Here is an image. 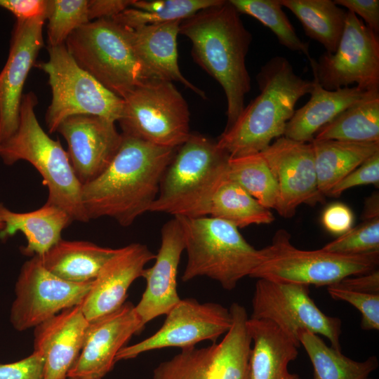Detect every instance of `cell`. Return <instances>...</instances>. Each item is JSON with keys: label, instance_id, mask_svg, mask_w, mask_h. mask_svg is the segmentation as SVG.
I'll return each instance as SVG.
<instances>
[{"label": "cell", "instance_id": "obj_1", "mask_svg": "<svg viewBox=\"0 0 379 379\" xmlns=\"http://www.w3.org/2000/svg\"><path fill=\"white\" fill-rule=\"evenodd\" d=\"M177 149L122 134L121 145L107 168L82 185L81 200L88 219L109 217L127 227L149 211Z\"/></svg>", "mask_w": 379, "mask_h": 379}, {"label": "cell", "instance_id": "obj_2", "mask_svg": "<svg viewBox=\"0 0 379 379\" xmlns=\"http://www.w3.org/2000/svg\"><path fill=\"white\" fill-rule=\"evenodd\" d=\"M180 34L192 41L194 60L222 86L227 105L225 129L230 128L242 112L251 90L246 58L251 34L229 1L182 20Z\"/></svg>", "mask_w": 379, "mask_h": 379}, {"label": "cell", "instance_id": "obj_3", "mask_svg": "<svg viewBox=\"0 0 379 379\" xmlns=\"http://www.w3.org/2000/svg\"><path fill=\"white\" fill-rule=\"evenodd\" d=\"M256 78L260 94L217 141L232 158L260 153L273 140L284 136L296 102L313 88V81L296 74L281 56L270 59Z\"/></svg>", "mask_w": 379, "mask_h": 379}, {"label": "cell", "instance_id": "obj_4", "mask_svg": "<svg viewBox=\"0 0 379 379\" xmlns=\"http://www.w3.org/2000/svg\"><path fill=\"white\" fill-rule=\"evenodd\" d=\"M37 102L33 92L22 95L18 128L0 142V157L7 165L20 160L29 162L48 188L46 202L62 208L73 220L87 222L90 220L81 200L82 185L60 141L51 138L39 124L34 111Z\"/></svg>", "mask_w": 379, "mask_h": 379}, {"label": "cell", "instance_id": "obj_5", "mask_svg": "<svg viewBox=\"0 0 379 379\" xmlns=\"http://www.w3.org/2000/svg\"><path fill=\"white\" fill-rule=\"evenodd\" d=\"M229 158L217 142L191 133L165 170L149 212L208 216L211 199L226 177Z\"/></svg>", "mask_w": 379, "mask_h": 379}, {"label": "cell", "instance_id": "obj_6", "mask_svg": "<svg viewBox=\"0 0 379 379\" xmlns=\"http://www.w3.org/2000/svg\"><path fill=\"white\" fill-rule=\"evenodd\" d=\"M175 218L180 223L187 255L182 281L206 277L231 291L258 265L260 251L232 223L211 216Z\"/></svg>", "mask_w": 379, "mask_h": 379}, {"label": "cell", "instance_id": "obj_7", "mask_svg": "<svg viewBox=\"0 0 379 379\" xmlns=\"http://www.w3.org/2000/svg\"><path fill=\"white\" fill-rule=\"evenodd\" d=\"M65 44L81 69L122 99L150 80L134 52L130 29L112 18L88 22Z\"/></svg>", "mask_w": 379, "mask_h": 379}, {"label": "cell", "instance_id": "obj_8", "mask_svg": "<svg viewBox=\"0 0 379 379\" xmlns=\"http://www.w3.org/2000/svg\"><path fill=\"white\" fill-rule=\"evenodd\" d=\"M259 251L260 262L250 277L309 286H332L346 277L374 271L379 264V251L347 255L322 248L299 249L284 229L277 230L272 243Z\"/></svg>", "mask_w": 379, "mask_h": 379}, {"label": "cell", "instance_id": "obj_9", "mask_svg": "<svg viewBox=\"0 0 379 379\" xmlns=\"http://www.w3.org/2000/svg\"><path fill=\"white\" fill-rule=\"evenodd\" d=\"M49 59L37 64L48 77L51 102L45 121L50 133L67 118L79 114L99 116L116 122L121 117L124 100L105 88L81 69L65 44L48 47Z\"/></svg>", "mask_w": 379, "mask_h": 379}, {"label": "cell", "instance_id": "obj_10", "mask_svg": "<svg viewBox=\"0 0 379 379\" xmlns=\"http://www.w3.org/2000/svg\"><path fill=\"white\" fill-rule=\"evenodd\" d=\"M123 100L118 121L123 135L169 148H178L191 135L188 105L172 82L149 80Z\"/></svg>", "mask_w": 379, "mask_h": 379}, {"label": "cell", "instance_id": "obj_11", "mask_svg": "<svg viewBox=\"0 0 379 379\" xmlns=\"http://www.w3.org/2000/svg\"><path fill=\"white\" fill-rule=\"evenodd\" d=\"M229 310L232 324L220 342L201 348L182 349L156 367L153 379H251L248 316L237 302Z\"/></svg>", "mask_w": 379, "mask_h": 379}, {"label": "cell", "instance_id": "obj_12", "mask_svg": "<svg viewBox=\"0 0 379 379\" xmlns=\"http://www.w3.org/2000/svg\"><path fill=\"white\" fill-rule=\"evenodd\" d=\"M249 318L271 321L300 346V334L309 331L327 338L331 347L342 351L341 320L320 310L307 285L258 279Z\"/></svg>", "mask_w": 379, "mask_h": 379}, {"label": "cell", "instance_id": "obj_13", "mask_svg": "<svg viewBox=\"0 0 379 379\" xmlns=\"http://www.w3.org/2000/svg\"><path fill=\"white\" fill-rule=\"evenodd\" d=\"M309 60L314 79L326 90L352 84L364 91L379 88L378 36L350 11L335 52Z\"/></svg>", "mask_w": 379, "mask_h": 379}, {"label": "cell", "instance_id": "obj_14", "mask_svg": "<svg viewBox=\"0 0 379 379\" xmlns=\"http://www.w3.org/2000/svg\"><path fill=\"white\" fill-rule=\"evenodd\" d=\"M93 281L72 283L48 271L38 255L22 266L10 321L18 331L35 328L61 311L80 305Z\"/></svg>", "mask_w": 379, "mask_h": 379}, {"label": "cell", "instance_id": "obj_15", "mask_svg": "<svg viewBox=\"0 0 379 379\" xmlns=\"http://www.w3.org/2000/svg\"><path fill=\"white\" fill-rule=\"evenodd\" d=\"M232 324L230 310L215 302L201 303L193 298L180 299L166 314L161 327L146 339L125 346L116 361L135 358L139 354L166 347L181 350L194 347L204 340L216 343Z\"/></svg>", "mask_w": 379, "mask_h": 379}, {"label": "cell", "instance_id": "obj_16", "mask_svg": "<svg viewBox=\"0 0 379 379\" xmlns=\"http://www.w3.org/2000/svg\"><path fill=\"white\" fill-rule=\"evenodd\" d=\"M260 153L275 178L278 188L275 210L281 216L292 218L301 204L314 206L324 201L318 187L310 142L281 136Z\"/></svg>", "mask_w": 379, "mask_h": 379}, {"label": "cell", "instance_id": "obj_17", "mask_svg": "<svg viewBox=\"0 0 379 379\" xmlns=\"http://www.w3.org/2000/svg\"><path fill=\"white\" fill-rule=\"evenodd\" d=\"M46 16L16 20L8 56L0 72V142L18 128L22 89L28 74L44 46Z\"/></svg>", "mask_w": 379, "mask_h": 379}, {"label": "cell", "instance_id": "obj_18", "mask_svg": "<svg viewBox=\"0 0 379 379\" xmlns=\"http://www.w3.org/2000/svg\"><path fill=\"white\" fill-rule=\"evenodd\" d=\"M56 132L67 141L70 164L82 185L95 179L107 168L122 140L115 122L91 114L67 118Z\"/></svg>", "mask_w": 379, "mask_h": 379}, {"label": "cell", "instance_id": "obj_19", "mask_svg": "<svg viewBox=\"0 0 379 379\" xmlns=\"http://www.w3.org/2000/svg\"><path fill=\"white\" fill-rule=\"evenodd\" d=\"M144 327L131 302L91 321L84 346L67 378L101 379L112 369L118 352Z\"/></svg>", "mask_w": 379, "mask_h": 379}, {"label": "cell", "instance_id": "obj_20", "mask_svg": "<svg viewBox=\"0 0 379 379\" xmlns=\"http://www.w3.org/2000/svg\"><path fill=\"white\" fill-rule=\"evenodd\" d=\"M185 241L179 220L173 217L161 230V245L154 265L145 268L142 277L146 288L135 311L145 326L161 315L167 314L180 300L177 290L178 266Z\"/></svg>", "mask_w": 379, "mask_h": 379}, {"label": "cell", "instance_id": "obj_21", "mask_svg": "<svg viewBox=\"0 0 379 379\" xmlns=\"http://www.w3.org/2000/svg\"><path fill=\"white\" fill-rule=\"evenodd\" d=\"M155 255L142 244L118 248L102 266L79 306L91 322L119 309L125 302L132 283Z\"/></svg>", "mask_w": 379, "mask_h": 379}, {"label": "cell", "instance_id": "obj_22", "mask_svg": "<svg viewBox=\"0 0 379 379\" xmlns=\"http://www.w3.org/2000/svg\"><path fill=\"white\" fill-rule=\"evenodd\" d=\"M90 321L79 305L34 328V352L44 360V379H67L84 346Z\"/></svg>", "mask_w": 379, "mask_h": 379}, {"label": "cell", "instance_id": "obj_23", "mask_svg": "<svg viewBox=\"0 0 379 379\" xmlns=\"http://www.w3.org/2000/svg\"><path fill=\"white\" fill-rule=\"evenodd\" d=\"M181 21L147 25L130 29L135 55L150 80L178 81L206 98L205 93L181 73L177 38Z\"/></svg>", "mask_w": 379, "mask_h": 379}, {"label": "cell", "instance_id": "obj_24", "mask_svg": "<svg viewBox=\"0 0 379 379\" xmlns=\"http://www.w3.org/2000/svg\"><path fill=\"white\" fill-rule=\"evenodd\" d=\"M247 327L253 344L251 379H302L288 371L300 345L270 320L248 317Z\"/></svg>", "mask_w": 379, "mask_h": 379}, {"label": "cell", "instance_id": "obj_25", "mask_svg": "<svg viewBox=\"0 0 379 379\" xmlns=\"http://www.w3.org/2000/svg\"><path fill=\"white\" fill-rule=\"evenodd\" d=\"M0 218L4 223L0 238L21 232L27 239L22 252L41 256L61 238L62 231L73 221L62 208L48 202L40 208L26 213L13 212L0 203Z\"/></svg>", "mask_w": 379, "mask_h": 379}, {"label": "cell", "instance_id": "obj_26", "mask_svg": "<svg viewBox=\"0 0 379 379\" xmlns=\"http://www.w3.org/2000/svg\"><path fill=\"white\" fill-rule=\"evenodd\" d=\"M312 81L310 98L305 105L295 110L286 124L284 134L286 138L310 142L323 126L359 100L366 92L356 86L329 91L314 79Z\"/></svg>", "mask_w": 379, "mask_h": 379}, {"label": "cell", "instance_id": "obj_27", "mask_svg": "<svg viewBox=\"0 0 379 379\" xmlns=\"http://www.w3.org/2000/svg\"><path fill=\"white\" fill-rule=\"evenodd\" d=\"M117 250L89 241L61 239L39 257L44 267L59 278L72 283H85L96 277Z\"/></svg>", "mask_w": 379, "mask_h": 379}, {"label": "cell", "instance_id": "obj_28", "mask_svg": "<svg viewBox=\"0 0 379 379\" xmlns=\"http://www.w3.org/2000/svg\"><path fill=\"white\" fill-rule=\"evenodd\" d=\"M310 143L318 187L324 197L336 183L379 151V142L313 139Z\"/></svg>", "mask_w": 379, "mask_h": 379}, {"label": "cell", "instance_id": "obj_29", "mask_svg": "<svg viewBox=\"0 0 379 379\" xmlns=\"http://www.w3.org/2000/svg\"><path fill=\"white\" fill-rule=\"evenodd\" d=\"M314 139L379 142V88L366 91L359 100L323 126Z\"/></svg>", "mask_w": 379, "mask_h": 379}, {"label": "cell", "instance_id": "obj_30", "mask_svg": "<svg viewBox=\"0 0 379 379\" xmlns=\"http://www.w3.org/2000/svg\"><path fill=\"white\" fill-rule=\"evenodd\" d=\"M300 22L306 35L326 53L335 52L345 28L347 11L331 0H279Z\"/></svg>", "mask_w": 379, "mask_h": 379}, {"label": "cell", "instance_id": "obj_31", "mask_svg": "<svg viewBox=\"0 0 379 379\" xmlns=\"http://www.w3.org/2000/svg\"><path fill=\"white\" fill-rule=\"evenodd\" d=\"M299 340L312 364L314 379H366L379 366L375 356L354 361L309 331L302 332Z\"/></svg>", "mask_w": 379, "mask_h": 379}, {"label": "cell", "instance_id": "obj_32", "mask_svg": "<svg viewBox=\"0 0 379 379\" xmlns=\"http://www.w3.org/2000/svg\"><path fill=\"white\" fill-rule=\"evenodd\" d=\"M208 216L224 220L238 228L268 225L274 220L270 209L262 206L227 175L211 199Z\"/></svg>", "mask_w": 379, "mask_h": 379}, {"label": "cell", "instance_id": "obj_33", "mask_svg": "<svg viewBox=\"0 0 379 379\" xmlns=\"http://www.w3.org/2000/svg\"><path fill=\"white\" fill-rule=\"evenodd\" d=\"M224 0H133L131 7L112 18L120 25L137 27L182 21Z\"/></svg>", "mask_w": 379, "mask_h": 379}, {"label": "cell", "instance_id": "obj_34", "mask_svg": "<svg viewBox=\"0 0 379 379\" xmlns=\"http://www.w3.org/2000/svg\"><path fill=\"white\" fill-rule=\"evenodd\" d=\"M227 176L268 209H275L278 188L275 178L260 153L230 157Z\"/></svg>", "mask_w": 379, "mask_h": 379}, {"label": "cell", "instance_id": "obj_35", "mask_svg": "<svg viewBox=\"0 0 379 379\" xmlns=\"http://www.w3.org/2000/svg\"><path fill=\"white\" fill-rule=\"evenodd\" d=\"M241 14L250 15L268 27L280 44L310 59L309 44L302 41L282 9L279 0H230Z\"/></svg>", "mask_w": 379, "mask_h": 379}, {"label": "cell", "instance_id": "obj_36", "mask_svg": "<svg viewBox=\"0 0 379 379\" xmlns=\"http://www.w3.org/2000/svg\"><path fill=\"white\" fill-rule=\"evenodd\" d=\"M48 47L63 45L69 35L91 22L88 0H48Z\"/></svg>", "mask_w": 379, "mask_h": 379}, {"label": "cell", "instance_id": "obj_37", "mask_svg": "<svg viewBox=\"0 0 379 379\" xmlns=\"http://www.w3.org/2000/svg\"><path fill=\"white\" fill-rule=\"evenodd\" d=\"M321 248L328 252L347 255L379 251V218L365 220Z\"/></svg>", "mask_w": 379, "mask_h": 379}, {"label": "cell", "instance_id": "obj_38", "mask_svg": "<svg viewBox=\"0 0 379 379\" xmlns=\"http://www.w3.org/2000/svg\"><path fill=\"white\" fill-rule=\"evenodd\" d=\"M327 291L332 298L347 302L360 312L363 330H379V294L352 291L335 285L327 286Z\"/></svg>", "mask_w": 379, "mask_h": 379}, {"label": "cell", "instance_id": "obj_39", "mask_svg": "<svg viewBox=\"0 0 379 379\" xmlns=\"http://www.w3.org/2000/svg\"><path fill=\"white\" fill-rule=\"evenodd\" d=\"M379 184V151L336 183L326 196L338 197L345 191L359 185Z\"/></svg>", "mask_w": 379, "mask_h": 379}, {"label": "cell", "instance_id": "obj_40", "mask_svg": "<svg viewBox=\"0 0 379 379\" xmlns=\"http://www.w3.org/2000/svg\"><path fill=\"white\" fill-rule=\"evenodd\" d=\"M0 379H44V360L34 352L20 361L0 364Z\"/></svg>", "mask_w": 379, "mask_h": 379}, {"label": "cell", "instance_id": "obj_41", "mask_svg": "<svg viewBox=\"0 0 379 379\" xmlns=\"http://www.w3.org/2000/svg\"><path fill=\"white\" fill-rule=\"evenodd\" d=\"M321 221L328 232L341 235L352 228L354 215L347 206L335 203L324 210Z\"/></svg>", "mask_w": 379, "mask_h": 379}, {"label": "cell", "instance_id": "obj_42", "mask_svg": "<svg viewBox=\"0 0 379 379\" xmlns=\"http://www.w3.org/2000/svg\"><path fill=\"white\" fill-rule=\"evenodd\" d=\"M338 6L347 8L348 11L359 15L366 22V26L375 34L379 32V1L378 0H335Z\"/></svg>", "mask_w": 379, "mask_h": 379}, {"label": "cell", "instance_id": "obj_43", "mask_svg": "<svg viewBox=\"0 0 379 379\" xmlns=\"http://www.w3.org/2000/svg\"><path fill=\"white\" fill-rule=\"evenodd\" d=\"M0 7L13 13L16 20L47 15L48 0H0Z\"/></svg>", "mask_w": 379, "mask_h": 379}, {"label": "cell", "instance_id": "obj_44", "mask_svg": "<svg viewBox=\"0 0 379 379\" xmlns=\"http://www.w3.org/2000/svg\"><path fill=\"white\" fill-rule=\"evenodd\" d=\"M133 0H88V13L90 21L112 18L128 8Z\"/></svg>", "mask_w": 379, "mask_h": 379}, {"label": "cell", "instance_id": "obj_45", "mask_svg": "<svg viewBox=\"0 0 379 379\" xmlns=\"http://www.w3.org/2000/svg\"><path fill=\"white\" fill-rule=\"evenodd\" d=\"M334 285L352 291L379 294V271L377 269L367 274L346 277Z\"/></svg>", "mask_w": 379, "mask_h": 379}, {"label": "cell", "instance_id": "obj_46", "mask_svg": "<svg viewBox=\"0 0 379 379\" xmlns=\"http://www.w3.org/2000/svg\"><path fill=\"white\" fill-rule=\"evenodd\" d=\"M379 199L378 194H374L365 202L362 218L365 220L379 218Z\"/></svg>", "mask_w": 379, "mask_h": 379}, {"label": "cell", "instance_id": "obj_47", "mask_svg": "<svg viewBox=\"0 0 379 379\" xmlns=\"http://www.w3.org/2000/svg\"><path fill=\"white\" fill-rule=\"evenodd\" d=\"M4 227V223L3 222V221L1 220V219L0 218V231H1Z\"/></svg>", "mask_w": 379, "mask_h": 379}, {"label": "cell", "instance_id": "obj_48", "mask_svg": "<svg viewBox=\"0 0 379 379\" xmlns=\"http://www.w3.org/2000/svg\"><path fill=\"white\" fill-rule=\"evenodd\" d=\"M67 379H94V378H67Z\"/></svg>", "mask_w": 379, "mask_h": 379}, {"label": "cell", "instance_id": "obj_49", "mask_svg": "<svg viewBox=\"0 0 379 379\" xmlns=\"http://www.w3.org/2000/svg\"><path fill=\"white\" fill-rule=\"evenodd\" d=\"M366 379H373V378H371L368 377V378H366Z\"/></svg>", "mask_w": 379, "mask_h": 379}]
</instances>
